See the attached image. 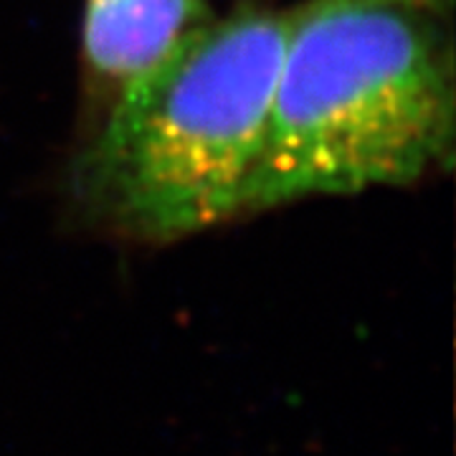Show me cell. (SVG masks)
I'll use <instances>...</instances> for the list:
<instances>
[{
	"label": "cell",
	"instance_id": "6da1fadb",
	"mask_svg": "<svg viewBox=\"0 0 456 456\" xmlns=\"http://www.w3.org/2000/svg\"><path fill=\"white\" fill-rule=\"evenodd\" d=\"M449 0H305L289 11L244 213L401 188L454 150Z\"/></svg>",
	"mask_w": 456,
	"mask_h": 456
},
{
	"label": "cell",
	"instance_id": "3957f363",
	"mask_svg": "<svg viewBox=\"0 0 456 456\" xmlns=\"http://www.w3.org/2000/svg\"><path fill=\"white\" fill-rule=\"evenodd\" d=\"M208 18L206 0H84V59L117 92Z\"/></svg>",
	"mask_w": 456,
	"mask_h": 456
},
{
	"label": "cell",
	"instance_id": "7a4b0ae2",
	"mask_svg": "<svg viewBox=\"0 0 456 456\" xmlns=\"http://www.w3.org/2000/svg\"><path fill=\"white\" fill-rule=\"evenodd\" d=\"M289 11L208 18L114 92L77 193L125 233L170 241L244 213L266 140Z\"/></svg>",
	"mask_w": 456,
	"mask_h": 456
}]
</instances>
